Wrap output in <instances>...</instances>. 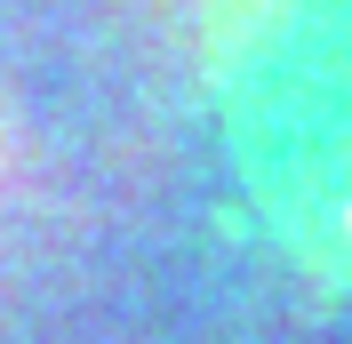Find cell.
Instances as JSON below:
<instances>
[{
  "label": "cell",
  "mask_w": 352,
  "mask_h": 344,
  "mask_svg": "<svg viewBox=\"0 0 352 344\" xmlns=\"http://www.w3.org/2000/svg\"><path fill=\"white\" fill-rule=\"evenodd\" d=\"M344 152H352V72H329V65H312L296 48V88L280 80V169H288V184H296L305 208L329 193Z\"/></svg>",
  "instance_id": "6da1fadb"
}]
</instances>
